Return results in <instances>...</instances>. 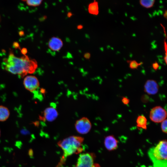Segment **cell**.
Masks as SVG:
<instances>
[{
	"mask_svg": "<svg viewBox=\"0 0 167 167\" xmlns=\"http://www.w3.org/2000/svg\"><path fill=\"white\" fill-rule=\"evenodd\" d=\"M27 52V50L25 48H23L21 49V52L24 55H25Z\"/></svg>",
	"mask_w": 167,
	"mask_h": 167,
	"instance_id": "cell-23",
	"label": "cell"
},
{
	"mask_svg": "<svg viewBox=\"0 0 167 167\" xmlns=\"http://www.w3.org/2000/svg\"><path fill=\"white\" fill-rule=\"evenodd\" d=\"M58 115V113L56 109L53 107H49L44 110L42 119L48 122H52L56 119Z\"/></svg>",
	"mask_w": 167,
	"mask_h": 167,
	"instance_id": "cell-10",
	"label": "cell"
},
{
	"mask_svg": "<svg viewBox=\"0 0 167 167\" xmlns=\"http://www.w3.org/2000/svg\"><path fill=\"white\" fill-rule=\"evenodd\" d=\"M28 154L30 157H32L33 156V152L32 149L31 148L28 151Z\"/></svg>",
	"mask_w": 167,
	"mask_h": 167,
	"instance_id": "cell-22",
	"label": "cell"
},
{
	"mask_svg": "<svg viewBox=\"0 0 167 167\" xmlns=\"http://www.w3.org/2000/svg\"><path fill=\"white\" fill-rule=\"evenodd\" d=\"M161 123V128L162 131L164 133L166 134L167 133V119H165Z\"/></svg>",
	"mask_w": 167,
	"mask_h": 167,
	"instance_id": "cell-18",
	"label": "cell"
},
{
	"mask_svg": "<svg viewBox=\"0 0 167 167\" xmlns=\"http://www.w3.org/2000/svg\"><path fill=\"white\" fill-rule=\"evenodd\" d=\"M13 47L16 49H20V47L19 44L17 42H14L13 44Z\"/></svg>",
	"mask_w": 167,
	"mask_h": 167,
	"instance_id": "cell-21",
	"label": "cell"
},
{
	"mask_svg": "<svg viewBox=\"0 0 167 167\" xmlns=\"http://www.w3.org/2000/svg\"><path fill=\"white\" fill-rule=\"evenodd\" d=\"M118 142L113 135L106 136L104 141V144L105 148L109 151L116 150L118 147Z\"/></svg>",
	"mask_w": 167,
	"mask_h": 167,
	"instance_id": "cell-9",
	"label": "cell"
},
{
	"mask_svg": "<svg viewBox=\"0 0 167 167\" xmlns=\"http://www.w3.org/2000/svg\"><path fill=\"white\" fill-rule=\"evenodd\" d=\"M49 48L54 51H58L63 45L62 40L57 37H51L49 40L48 44Z\"/></svg>",
	"mask_w": 167,
	"mask_h": 167,
	"instance_id": "cell-11",
	"label": "cell"
},
{
	"mask_svg": "<svg viewBox=\"0 0 167 167\" xmlns=\"http://www.w3.org/2000/svg\"><path fill=\"white\" fill-rule=\"evenodd\" d=\"M167 142L166 139L159 142L148 152L153 167H167Z\"/></svg>",
	"mask_w": 167,
	"mask_h": 167,
	"instance_id": "cell-3",
	"label": "cell"
},
{
	"mask_svg": "<svg viewBox=\"0 0 167 167\" xmlns=\"http://www.w3.org/2000/svg\"><path fill=\"white\" fill-rule=\"evenodd\" d=\"M159 89V85L156 80L149 79L146 81L144 86V90L148 94L155 95L158 93Z\"/></svg>",
	"mask_w": 167,
	"mask_h": 167,
	"instance_id": "cell-8",
	"label": "cell"
},
{
	"mask_svg": "<svg viewBox=\"0 0 167 167\" xmlns=\"http://www.w3.org/2000/svg\"><path fill=\"white\" fill-rule=\"evenodd\" d=\"M155 1L154 0L139 1V3L143 7L147 8H150L153 6Z\"/></svg>",
	"mask_w": 167,
	"mask_h": 167,
	"instance_id": "cell-15",
	"label": "cell"
},
{
	"mask_svg": "<svg viewBox=\"0 0 167 167\" xmlns=\"http://www.w3.org/2000/svg\"><path fill=\"white\" fill-rule=\"evenodd\" d=\"M72 15V14H71V13H68L67 14L68 17H70Z\"/></svg>",
	"mask_w": 167,
	"mask_h": 167,
	"instance_id": "cell-28",
	"label": "cell"
},
{
	"mask_svg": "<svg viewBox=\"0 0 167 167\" xmlns=\"http://www.w3.org/2000/svg\"><path fill=\"white\" fill-rule=\"evenodd\" d=\"M127 62L129 63V66L132 69H137L139 66L143 64V62H138L135 60H129Z\"/></svg>",
	"mask_w": 167,
	"mask_h": 167,
	"instance_id": "cell-16",
	"label": "cell"
},
{
	"mask_svg": "<svg viewBox=\"0 0 167 167\" xmlns=\"http://www.w3.org/2000/svg\"><path fill=\"white\" fill-rule=\"evenodd\" d=\"M0 134H1V131H0Z\"/></svg>",
	"mask_w": 167,
	"mask_h": 167,
	"instance_id": "cell-29",
	"label": "cell"
},
{
	"mask_svg": "<svg viewBox=\"0 0 167 167\" xmlns=\"http://www.w3.org/2000/svg\"><path fill=\"white\" fill-rule=\"evenodd\" d=\"M136 126L139 129L146 130L147 129V120L143 115L139 116L136 120Z\"/></svg>",
	"mask_w": 167,
	"mask_h": 167,
	"instance_id": "cell-12",
	"label": "cell"
},
{
	"mask_svg": "<svg viewBox=\"0 0 167 167\" xmlns=\"http://www.w3.org/2000/svg\"><path fill=\"white\" fill-rule=\"evenodd\" d=\"M95 157V155L92 153L81 154L74 167H100L99 164L94 163Z\"/></svg>",
	"mask_w": 167,
	"mask_h": 167,
	"instance_id": "cell-4",
	"label": "cell"
},
{
	"mask_svg": "<svg viewBox=\"0 0 167 167\" xmlns=\"http://www.w3.org/2000/svg\"><path fill=\"white\" fill-rule=\"evenodd\" d=\"M121 101L122 103L125 105L128 104L130 101V100L128 98L123 96L122 97Z\"/></svg>",
	"mask_w": 167,
	"mask_h": 167,
	"instance_id": "cell-19",
	"label": "cell"
},
{
	"mask_svg": "<svg viewBox=\"0 0 167 167\" xmlns=\"http://www.w3.org/2000/svg\"><path fill=\"white\" fill-rule=\"evenodd\" d=\"M83 28V26L80 25H79L78 26L77 28L79 29H82Z\"/></svg>",
	"mask_w": 167,
	"mask_h": 167,
	"instance_id": "cell-26",
	"label": "cell"
},
{
	"mask_svg": "<svg viewBox=\"0 0 167 167\" xmlns=\"http://www.w3.org/2000/svg\"><path fill=\"white\" fill-rule=\"evenodd\" d=\"M10 114V111L6 107L0 105V121H6L8 118Z\"/></svg>",
	"mask_w": 167,
	"mask_h": 167,
	"instance_id": "cell-14",
	"label": "cell"
},
{
	"mask_svg": "<svg viewBox=\"0 0 167 167\" xmlns=\"http://www.w3.org/2000/svg\"><path fill=\"white\" fill-rule=\"evenodd\" d=\"M75 127L78 133L81 134H85L90 131L92 127V124L88 118L83 117L76 122Z\"/></svg>",
	"mask_w": 167,
	"mask_h": 167,
	"instance_id": "cell-6",
	"label": "cell"
},
{
	"mask_svg": "<svg viewBox=\"0 0 167 167\" xmlns=\"http://www.w3.org/2000/svg\"><path fill=\"white\" fill-rule=\"evenodd\" d=\"M84 57L87 59H88L90 57V54L88 53H86L84 55Z\"/></svg>",
	"mask_w": 167,
	"mask_h": 167,
	"instance_id": "cell-24",
	"label": "cell"
},
{
	"mask_svg": "<svg viewBox=\"0 0 167 167\" xmlns=\"http://www.w3.org/2000/svg\"><path fill=\"white\" fill-rule=\"evenodd\" d=\"M19 35L22 36L24 35V32L23 31H20L19 32Z\"/></svg>",
	"mask_w": 167,
	"mask_h": 167,
	"instance_id": "cell-25",
	"label": "cell"
},
{
	"mask_svg": "<svg viewBox=\"0 0 167 167\" xmlns=\"http://www.w3.org/2000/svg\"><path fill=\"white\" fill-rule=\"evenodd\" d=\"M88 12L91 14L97 15L99 13L98 2L94 1L89 4L88 7Z\"/></svg>",
	"mask_w": 167,
	"mask_h": 167,
	"instance_id": "cell-13",
	"label": "cell"
},
{
	"mask_svg": "<svg viewBox=\"0 0 167 167\" xmlns=\"http://www.w3.org/2000/svg\"><path fill=\"white\" fill-rule=\"evenodd\" d=\"M23 84L27 90L32 92L38 89L40 86L38 79L36 76L32 75L26 76L24 79Z\"/></svg>",
	"mask_w": 167,
	"mask_h": 167,
	"instance_id": "cell-7",
	"label": "cell"
},
{
	"mask_svg": "<svg viewBox=\"0 0 167 167\" xmlns=\"http://www.w3.org/2000/svg\"><path fill=\"white\" fill-rule=\"evenodd\" d=\"M166 110L160 106L154 107L150 111L149 118L154 122L161 123L166 119Z\"/></svg>",
	"mask_w": 167,
	"mask_h": 167,
	"instance_id": "cell-5",
	"label": "cell"
},
{
	"mask_svg": "<svg viewBox=\"0 0 167 167\" xmlns=\"http://www.w3.org/2000/svg\"><path fill=\"white\" fill-rule=\"evenodd\" d=\"M152 67L154 70L156 71L159 67V65L158 63L156 61L152 63Z\"/></svg>",
	"mask_w": 167,
	"mask_h": 167,
	"instance_id": "cell-20",
	"label": "cell"
},
{
	"mask_svg": "<svg viewBox=\"0 0 167 167\" xmlns=\"http://www.w3.org/2000/svg\"><path fill=\"white\" fill-rule=\"evenodd\" d=\"M164 16L165 18H167V11H165Z\"/></svg>",
	"mask_w": 167,
	"mask_h": 167,
	"instance_id": "cell-27",
	"label": "cell"
},
{
	"mask_svg": "<svg viewBox=\"0 0 167 167\" xmlns=\"http://www.w3.org/2000/svg\"><path fill=\"white\" fill-rule=\"evenodd\" d=\"M26 2V4L28 6H36L40 5L42 1L40 0H28L23 1Z\"/></svg>",
	"mask_w": 167,
	"mask_h": 167,
	"instance_id": "cell-17",
	"label": "cell"
},
{
	"mask_svg": "<svg viewBox=\"0 0 167 167\" xmlns=\"http://www.w3.org/2000/svg\"><path fill=\"white\" fill-rule=\"evenodd\" d=\"M84 139L77 136H72L59 141L58 144L63 151V155L57 167H62L66 158L73 154L81 153Z\"/></svg>",
	"mask_w": 167,
	"mask_h": 167,
	"instance_id": "cell-2",
	"label": "cell"
},
{
	"mask_svg": "<svg viewBox=\"0 0 167 167\" xmlns=\"http://www.w3.org/2000/svg\"><path fill=\"white\" fill-rule=\"evenodd\" d=\"M34 59H29L26 55L21 57L15 56L11 50L7 58H4L2 63L3 69L11 74L17 75L21 78L27 74L33 73L37 67Z\"/></svg>",
	"mask_w": 167,
	"mask_h": 167,
	"instance_id": "cell-1",
	"label": "cell"
}]
</instances>
